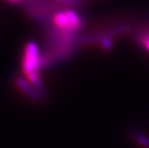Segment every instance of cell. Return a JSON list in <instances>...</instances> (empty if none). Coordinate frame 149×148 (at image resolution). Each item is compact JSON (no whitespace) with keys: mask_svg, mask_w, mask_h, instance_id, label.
Listing matches in <instances>:
<instances>
[{"mask_svg":"<svg viewBox=\"0 0 149 148\" xmlns=\"http://www.w3.org/2000/svg\"><path fill=\"white\" fill-rule=\"evenodd\" d=\"M22 69L27 81L33 85L40 98H46L47 92L40 81V53L36 42H29L25 46Z\"/></svg>","mask_w":149,"mask_h":148,"instance_id":"1","label":"cell"},{"mask_svg":"<svg viewBox=\"0 0 149 148\" xmlns=\"http://www.w3.org/2000/svg\"><path fill=\"white\" fill-rule=\"evenodd\" d=\"M15 84H17V86L18 87V89L23 91L25 93V95L29 99L32 100V101H38V100L40 98V94L38 93V91L33 87V85L29 83L26 79H24V78H22V77L17 78V79L15 80Z\"/></svg>","mask_w":149,"mask_h":148,"instance_id":"2","label":"cell"},{"mask_svg":"<svg viewBox=\"0 0 149 148\" xmlns=\"http://www.w3.org/2000/svg\"><path fill=\"white\" fill-rule=\"evenodd\" d=\"M64 12L66 18H68L69 28L71 30L75 31V32H77L83 25V20L80 17V15L75 11L71 10V9H66V10H64Z\"/></svg>","mask_w":149,"mask_h":148,"instance_id":"3","label":"cell"},{"mask_svg":"<svg viewBox=\"0 0 149 148\" xmlns=\"http://www.w3.org/2000/svg\"><path fill=\"white\" fill-rule=\"evenodd\" d=\"M52 20H53V22H54V25H55V26H57L58 28H60V29L71 30L70 28H69L68 18H66L64 11L57 12L56 14L53 15ZM72 31H73V30H72Z\"/></svg>","mask_w":149,"mask_h":148,"instance_id":"4","label":"cell"},{"mask_svg":"<svg viewBox=\"0 0 149 148\" xmlns=\"http://www.w3.org/2000/svg\"><path fill=\"white\" fill-rule=\"evenodd\" d=\"M128 30H129V26L127 24H118V25H116L115 27L111 28V29H109L108 31H106L105 35L108 37L113 38V36H117V35H119V34L127 32Z\"/></svg>","mask_w":149,"mask_h":148,"instance_id":"5","label":"cell"},{"mask_svg":"<svg viewBox=\"0 0 149 148\" xmlns=\"http://www.w3.org/2000/svg\"><path fill=\"white\" fill-rule=\"evenodd\" d=\"M133 137L136 140V141L143 148H149V138L145 136L144 134L139 133V132H135L133 134Z\"/></svg>","mask_w":149,"mask_h":148,"instance_id":"6","label":"cell"},{"mask_svg":"<svg viewBox=\"0 0 149 148\" xmlns=\"http://www.w3.org/2000/svg\"><path fill=\"white\" fill-rule=\"evenodd\" d=\"M100 45H101V48H102L103 50L109 51V50L112 49L113 46V38L105 36L102 40H100Z\"/></svg>","mask_w":149,"mask_h":148,"instance_id":"7","label":"cell"},{"mask_svg":"<svg viewBox=\"0 0 149 148\" xmlns=\"http://www.w3.org/2000/svg\"><path fill=\"white\" fill-rule=\"evenodd\" d=\"M143 43H144V45H145V47L149 50V37H147V38H145L144 39V40H143Z\"/></svg>","mask_w":149,"mask_h":148,"instance_id":"8","label":"cell"}]
</instances>
